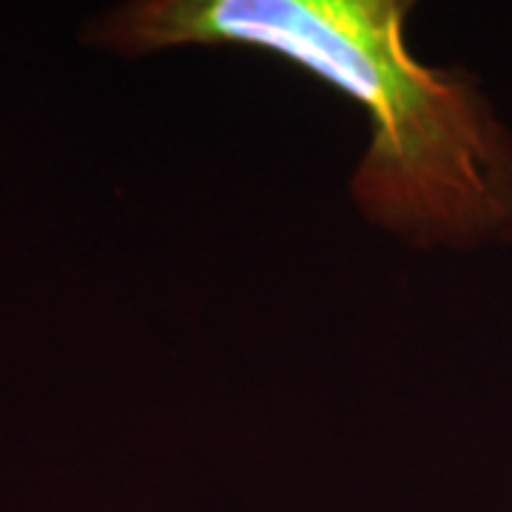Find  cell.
Masks as SVG:
<instances>
[{"label":"cell","instance_id":"cell-1","mask_svg":"<svg viewBox=\"0 0 512 512\" xmlns=\"http://www.w3.org/2000/svg\"><path fill=\"white\" fill-rule=\"evenodd\" d=\"M399 0H143L97 37L126 55L239 43L282 55L367 111L353 194L373 220L427 245L512 239V137L473 80L407 49Z\"/></svg>","mask_w":512,"mask_h":512}]
</instances>
